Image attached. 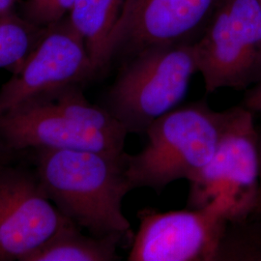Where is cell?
<instances>
[{
  "label": "cell",
  "instance_id": "6da1fadb",
  "mask_svg": "<svg viewBox=\"0 0 261 261\" xmlns=\"http://www.w3.org/2000/svg\"><path fill=\"white\" fill-rule=\"evenodd\" d=\"M38 181L57 209L96 237L132 238L122 203L132 191L126 152L37 150Z\"/></svg>",
  "mask_w": 261,
  "mask_h": 261
},
{
  "label": "cell",
  "instance_id": "7a4b0ae2",
  "mask_svg": "<svg viewBox=\"0 0 261 261\" xmlns=\"http://www.w3.org/2000/svg\"><path fill=\"white\" fill-rule=\"evenodd\" d=\"M224 119L225 111L215 112L200 101L177 107L152 123L143 149L126 154L130 189L161 192L174 181L193 180L212 158Z\"/></svg>",
  "mask_w": 261,
  "mask_h": 261
},
{
  "label": "cell",
  "instance_id": "3957f363",
  "mask_svg": "<svg viewBox=\"0 0 261 261\" xmlns=\"http://www.w3.org/2000/svg\"><path fill=\"white\" fill-rule=\"evenodd\" d=\"M197 72L194 43L142 49L128 57L109 92L107 110L129 134H145L179 107Z\"/></svg>",
  "mask_w": 261,
  "mask_h": 261
},
{
  "label": "cell",
  "instance_id": "277c9868",
  "mask_svg": "<svg viewBox=\"0 0 261 261\" xmlns=\"http://www.w3.org/2000/svg\"><path fill=\"white\" fill-rule=\"evenodd\" d=\"M259 186V136L253 112L244 106L234 107L225 111L212 158L190 181L188 208H203L222 197L231 206V223L242 222L254 215Z\"/></svg>",
  "mask_w": 261,
  "mask_h": 261
},
{
  "label": "cell",
  "instance_id": "5b68a950",
  "mask_svg": "<svg viewBox=\"0 0 261 261\" xmlns=\"http://www.w3.org/2000/svg\"><path fill=\"white\" fill-rule=\"evenodd\" d=\"M207 93L247 89L261 80V6L258 0H223L194 43Z\"/></svg>",
  "mask_w": 261,
  "mask_h": 261
},
{
  "label": "cell",
  "instance_id": "8992f818",
  "mask_svg": "<svg viewBox=\"0 0 261 261\" xmlns=\"http://www.w3.org/2000/svg\"><path fill=\"white\" fill-rule=\"evenodd\" d=\"M139 230L133 239L129 261H215L228 223L231 206L217 198L199 209L139 212Z\"/></svg>",
  "mask_w": 261,
  "mask_h": 261
},
{
  "label": "cell",
  "instance_id": "52a82bcc",
  "mask_svg": "<svg viewBox=\"0 0 261 261\" xmlns=\"http://www.w3.org/2000/svg\"><path fill=\"white\" fill-rule=\"evenodd\" d=\"M97 74L84 40L65 19L47 28L0 89V116L40 96L80 85Z\"/></svg>",
  "mask_w": 261,
  "mask_h": 261
},
{
  "label": "cell",
  "instance_id": "ba28073f",
  "mask_svg": "<svg viewBox=\"0 0 261 261\" xmlns=\"http://www.w3.org/2000/svg\"><path fill=\"white\" fill-rule=\"evenodd\" d=\"M223 0H127L112 38L113 58L147 47L195 43Z\"/></svg>",
  "mask_w": 261,
  "mask_h": 261
},
{
  "label": "cell",
  "instance_id": "9c48e42d",
  "mask_svg": "<svg viewBox=\"0 0 261 261\" xmlns=\"http://www.w3.org/2000/svg\"><path fill=\"white\" fill-rule=\"evenodd\" d=\"M73 224L53 205L38 179L0 166V261L24 260Z\"/></svg>",
  "mask_w": 261,
  "mask_h": 261
},
{
  "label": "cell",
  "instance_id": "30bf717a",
  "mask_svg": "<svg viewBox=\"0 0 261 261\" xmlns=\"http://www.w3.org/2000/svg\"><path fill=\"white\" fill-rule=\"evenodd\" d=\"M0 140L14 150H80L121 155L126 137L94 130L33 100L0 116Z\"/></svg>",
  "mask_w": 261,
  "mask_h": 261
},
{
  "label": "cell",
  "instance_id": "8fae6325",
  "mask_svg": "<svg viewBox=\"0 0 261 261\" xmlns=\"http://www.w3.org/2000/svg\"><path fill=\"white\" fill-rule=\"evenodd\" d=\"M127 0H75L67 19L84 40L98 73L113 59L112 38Z\"/></svg>",
  "mask_w": 261,
  "mask_h": 261
},
{
  "label": "cell",
  "instance_id": "7c38bea8",
  "mask_svg": "<svg viewBox=\"0 0 261 261\" xmlns=\"http://www.w3.org/2000/svg\"><path fill=\"white\" fill-rule=\"evenodd\" d=\"M123 240L125 238L119 235L85 236L81 233L76 224H70L23 261L119 260L117 247Z\"/></svg>",
  "mask_w": 261,
  "mask_h": 261
},
{
  "label": "cell",
  "instance_id": "4fadbf2b",
  "mask_svg": "<svg viewBox=\"0 0 261 261\" xmlns=\"http://www.w3.org/2000/svg\"><path fill=\"white\" fill-rule=\"evenodd\" d=\"M47 29L30 23L15 12L0 17V69L15 73Z\"/></svg>",
  "mask_w": 261,
  "mask_h": 261
},
{
  "label": "cell",
  "instance_id": "5bb4252c",
  "mask_svg": "<svg viewBox=\"0 0 261 261\" xmlns=\"http://www.w3.org/2000/svg\"><path fill=\"white\" fill-rule=\"evenodd\" d=\"M75 0H24L22 17L38 28H47L65 19Z\"/></svg>",
  "mask_w": 261,
  "mask_h": 261
},
{
  "label": "cell",
  "instance_id": "9a60e30c",
  "mask_svg": "<svg viewBox=\"0 0 261 261\" xmlns=\"http://www.w3.org/2000/svg\"><path fill=\"white\" fill-rule=\"evenodd\" d=\"M243 106L253 113H261V80L247 91Z\"/></svg>",
  "mask_w": 261,
  "mask_h": 261
},
{
  "label": "cell",
  "instance_id": "2e32d148",
  "mask_svg": "<svg viewBox=\"0 0 261 261\" xmlns=\"http://www.w3.org/2000/svg\"><path fill=\"white\" fill-rule=\"evenodd\" d=\"M19 0H0V17L15 12L14 8Z\"/></svg>",
  "mask_w": 261,
  "mask_h": 261
},
{
  "label": "cell",
  "instance_id": "e0dca14e",
  "mask_svg": "<svg viewBox=\"0 0 261 261\" xmlns=\"http://www.w3.org/2000/svg\"><path fill=\"white\" fill-rule=\"evenodd\" d=\"M259 155H260V186H259V195H258V201L256 210L253 216H260L261 215V136L259 137Z\"/></svg>",
  "mask_w": 261,
  "mask_h": 261
},
{
  "label": "cell",
  "instance_id": "ac0fdd59",
  "mask_svg": "<svg viewBox=\"0 0 261 261\" xmlns=\"http://www.w3.org/2000/svg\"><path fill=\"white\" fill-rule=\"evenodd\" d=\"M258 1H259V4H260V6H261V0H258Z\"/></svg>",
  "mask_w": 261,
  "mask_h": 261
},
{
  "label": "cell",
  "instance_id": "d6986e66",
  "mask_svg": "<svg viewBox=\"0 0 261 261\" xmlns=\"http://www.w3.org/2000/svg\"><path fill=\"white\" fill-rule=\"evenodd\" d=\"M0 166H1V165H0Z\"/></svg>",
  "mask_w": 261,
  "mask_h": 261
}]
</instances>
